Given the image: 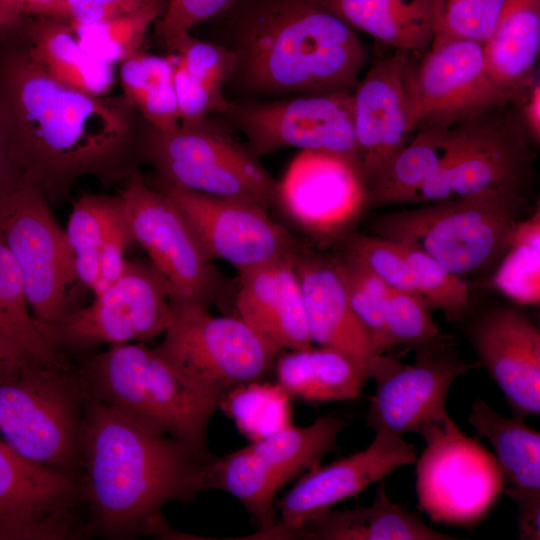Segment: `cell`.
<instances>
[{
	"instance_id": "35",
	"label": "cell",
	"mask_w": 540,
	"mask_h": 540,
	"mask_svg": "<svg viewBox=\"0 0 540 540\" xmlns=\"http://www.w3.org/2000/svg\"><path fill=\"white\" fill-rule=\"evenodd\" d=\"M345 425L343 419L326 415L309 426L291 424L250 445L288 482L319 466L325 454L335 447Z\"/></svg>"
},
{
	"instance_id": "13",
	"label": "cell",
	"mask_w": 540,
	"mask_h": 540,
	"mask_svg": "<svg viewBox=\"0 0 540 540\" xmlns=\"http://www.w3.org/2000/svg\"><path fill=\"white\" fill-rule=\"evenodd\" d=\"M173 309L170 288L154 266L127 260L121 275L90 305L41 333L58 353L74 357L102 344L151 340L164 333Z\"/></svg>"
},
{
	"instance_id": "15",
	"label": "cell",
	"mask_w": 540,
	"mask_h": 540,
	"mask_svg": "<svg viewBox=\"0 0 540 540\" xmlns=\"http://www.w3.org/2000/svg\"><path fill=\"white\" fill-rule=\"evenodd\" d=\"M352 93L229 100L219 115L246 137L256 158L293 147L335 154L355 164Z\"/></svg>"
},
{
	"instance_id": "12",
	"label": "cell",
	"mask_w": 540,
	"mask_h": 540,
	"mask_svg": "<svg viewBox=\"0 0 540 540\" xmlns=\"http://www.w3.org/2000/svg\"><path fill=\"white\" fill-rule=\"evenodd\" d=\"M404 87L414 132L455 126L517 98L492 78L483 43L466 39L433 41L421 56L409 53Z\"/></svg>"
},
{
	"instance_id": "25",
	"label": "cell",
	"mask_w": 540,
	"mask_h": 540,
	"mask_svg": "<svg viewBox=\"0 0 540 540\" xmlns=\"http://www.w3.org/2000/svg\"><path fill=\"white\" fill-rule=\"evenodd\" d=\"M308 540H454L434 530L419 514L389 499L381 481L370 506L329 510L312 519L291 537Z\"/></svg>"
},
{
	"instance_id": "26",
	"label": "cell",
	"mask_w": 540,
	"mask_h": 540,
	"mask_svg": "<svg viewBox=\"0 0 540 540\" xmlns=\"http://www.w3.org/2000/svg\"><path fill=\"white\" fill-rule=\"evenodd\" d=\"M353 30L421 56L434 38L433 0H317Z\"/></svg>"
},
{
	"instance_id": "44",
	"label": "cell",
	"mask_w": 540,
	"mask_h": 540,
	"mask_svg": "<svg viewBox=\"0 0 540 540\" xmlns=\"http://www.w3.org/2000/svg\"><path fill=\"white\" fill-rule=\"evenodd\" d=\"M344 240V253L365 266L388 287L417 292L410 267L398 241L375 234L352 232Z\"/></svg>"
},
{
	"instance_id": "46",
	"label": "cell",
	"mask_w": 540,
	"mask_h": 540,
	"mask_svg": "<svg viewBox=\"0 0 540 540\" xmlns=\"http://www.w3.org/2000/svg\"><path fill=\"white\" fill-rule=\"evenodd\" d=\"M175 52L191 76L224 95L223 88L233 68V55L227 47L190 35Z\"/></svg>"
},
{
	"instance_id": "50",
	"label": "cell",
	"mask_w": 540,
	"mask_h": 540,
	"mask_svg": "<svg viewBox=\"0 0 540 540\" xmlns=\"http://www.w3.org/2000/svg\"><path fill=\"white\" fill-rule=\"evenodd\" d=\"M504 492L517 506L518 536L523 540L540 539V489L505 487Z\"/></svg>"
},
{
	"instance_id": "37",
	"label": "cell",
	"mask_w": 540,
	"mask_h": 540,
	"mask_svg": "<svg viewBox=\"0 0 540 540\" xmlns=\"http://www.w3.org/2000/svg\"><path fill=\"white\" fill-rule=\"evenodd\" d=\"M122 207L120 195L83 193L74 203L65 230L78 281L92 291L99 273L104 234Z\"/></svg>"
},
{
	"instance_id": "24",
	"label": "cell",
	"mask_w": 540,
	"mask_h": 540,
	"mask_svg": "<svg viewBox=\"0 0 540 540\" xmlns=\"http://www.w3.org/2000/svg\"><path fill=\"white\" fill-rule=\"evenodd\" d=\"M295 255L239 273L233 299L236 315L282 350L313 346Z\"/></svg>"
},
{
	"instance_id": "19",
	"label": "cell",
	"mask_w": 540,
	"mask_h": 540,
	"mask_svg": "<svg viewBox=\"0 0 540 540\" xmlns=\"http://www.w3.org/2000/svg\"><path fill=\"white\" fill-rule=\"evenodd\" d=\"M275 203L302 231L327 243L351 233L368 207V191L352 161L302 150L277 182Z\"/></svg>"
},
{
	"instance_id": "9",
	"label": "cell",
	"mask_w": 540,
	"mask_h": 540,
	"mask_svg": "<svg viewBox=\"0 0 540 540\" xmlns=\"http://www.w3.org/2000/svg\"><path fill=\"white\" fill-rule=\"evenodd\" d=\"M418 505L433 522L472 526L495 505L506 482L492 452L465 435L447 414L419 429Z\"/></svg>"
},
{
	"instance_id": "45",
	"label": "cell",
	"mask_w": 540,
	"mask_h": 540,
	"mask_svg": "<svg viewBox=\"0 0 540 540\" xmlns=\"http://www.w3.org/2000/svg\"><path fill=\"white\" fill-rule=\"evenodd\" d=\"M242 0H167L163 14L154 23L157 37L176 51L191 30L229 12Z\"/></svg>"
},
{
	"instance_id": "36",
	"label": "cell",
	"mask_w": 540,
	"mask_h": 540,
	"mask_svg": "<svg viewBox=\"0 0 540 540\" xmlns=\"http://www.w3.org/2000/svg\"><path fill=\"white\" fill-rule=\"evenodd\" d=\"M492 286L520 305L540 303V209L539 205L514 229L499 261Z\"/></svg>"
},
{
	"instance_id": "28",
	"label": "cell",
	"mask_w": 540,
	"mask_h": 540,
	"mask_svg": "<svg viewBox=\"0 0 540 540\" xmlns=\"http://www.w3.org/2000/svg\"><path fill=\"white\" fill-rule=\"evenodd\" d=\"M27 25L25 46L56 81L81 92L105 96L115 81L114 65L89 54L63 20L38 16Z\"/></svg>"
},
{
	"instance_id": "52",
	"label": "cell",
	"mask_w": 540,
	"mask_h": 540,
	"mask_svg": "<svg viewBox=\"0 0 540 540\" xmlns=\"http://www.w3.org/2000/svg\"><path fill=\"white\" fill-rule=\"evenodd\" d=\"M22 182L14 162L0 105V198Z\"/></svg>"
},
{
	"instance_id": "30",
	"label": "cell",
	"mask_w": 540,
	"mask_h": 540,
	"mask_svg": "<svg viewBox=\"0 0 540 540\" xmlns=\"http://www.w3.org/2000/svg\"><path fill=\"white\" fill-rule=\"evenodd\" d=\"M34 320L20 269L0 236V361L10 370L62 362Z\"/></svg>"
},
{
	"instance_id": "29",
	"label": "cell",
	"mask_w": 540,
	"mask_h": 540,
	"mask_svg": "<svg viewBox=\"0 0 540 540\" xmlns=\"http://www.w3.org/2000/svg\"><path fill=\"white\" fill-rule=\"evenodd\" d=\"M483 49L492 78L518 96L538 77L540 0H506Z\"/></svg>"
},
{
	"instance_id": "22",
	"label": "cell",
	"mask_w": 540,
	"mask_h": 540,
	"mask_svg": "<svg viewBox=\"0 0 540 540\" xmlns=\"http://www.w3.org/2000/svg\"><path fill=\"white\" fill-rule=\"evenodd\" d=\"M469 338L483 366L504 394L515 416L540 414V332L514 307L481 316Z\"/></svg>"
},
{
	"instance_id": "38",
	"label": "cell",
	"mask_w": 540,
	"mask_h": 540,
	"mask_svg": "<svg viewBox=\"0 0 540 540\" xmlns=\"http://www.w3.org/2000/svg\"><path fill=\"white\" fill-rule=\"evenodd\" d=\"M166 2L156 0L101 22L68 24L89 54L112 65L121 64L140 51L149 27L163 14Z\"/></svg>"
},
{
	"instance_id": "32",
	"label": "cell",
	"mask_w": 540,
	"mask_h": 540,
	"mask_svg": "<svg viewBox=\"0 0 540 540\" xmlns=\"http://www.w3.org/2000/svg\"><path fill=\"white\" fill-rule=\"evenodd\" d=\"M286 483L251 445L215 457L207 479L208 489L225 491L245 507L259 528L254 538H260L276 524L274 499Z\"/></svg>"
},
{
	"instance_id": "8",
	"label": "cell",
	"mask_w": 540,
	"mask_h": 540,
	"mask_svg": "<svg viewBox=\"0 0 540 540\" xmlns=\"http://www.w3.org/2000/svg\"><path fill=\"white\" fill-rule=\"evenodd\" d=\"M155 349L220 399L232 389L262 381L284 351L237 315L214 316L198 304L174 305Z\"/></svg>"
},
{
	"instance_id": "54",
	"label": "cell",
	"mask_w": 540,
	"mask_h": 540,
	"mask_svg": "<svg viewBox=\"0 0 540 540\" xmlns=\"http://www.w3.org/2000/svg\"><path fill=\"white\" fill-rule=\"evenodd\" d=\"M9 372V369L0 361V379Z\"/></svg>"
},
{
	"instance_id": "42",
	"label": "cell",
	"mask_w": 540,
	"mask_h": 540,
	"mask_svg": "<svg viewBox=\"0 0 540 540\" xmlns=\"http://www.w3.org/2000/svg\"><path fill=\"white\" fill-rule=\"evenodd\" d=\"M384 319L390 349L405 346L417 350L449 337L437 327L417 292L388 287Z\"/></svg>"
},
{
	"instance_id": "21",
	"label": "cell",
	"mask_w": 540,
	"mask_h": 540,
	"mask_svg": "<svg viewBox=\"0 0 540 540\" xmlns=\"http://www.w3.org/2000/svg\"><path fill=\"white\" fill-rule=\"evenodd\" d=\"M408 52L375 53L353 91L355 164L368 188L411 141L404 69Z\"/></svg>"
},
{
	"instance_id": "7",
	"label": "cell",
	"mask_w": 540,
	"mask_h": 540,
	"mask_svg": "<svg viewBox=\"0 0 540 540\" xmlns=\"http://www.w3.org/2000/svg\"><path fill=\"white\" fill-rule=\"evenodd\" d=\"M141 149L159 184L251 201L266 209L275 203L278 181L247 147L209 117L167 131L148 126Z\"/></svg>"
},
{
	"instance_id": "20",
	"label": "cell",
	"mask_w": 540,
	"mask_h": 540,
	"mask_svg": "<svg viewBox=\"0 0 540 540\" xmlns=\"http://www.w3.org/2000/svg\"><path fill=\"white\" fill-rule=\"evenodd\" d=\"M417 459L412 444L401 435L375 432L365 449L326 466L309 470L277 503L280 517L260 539H291L303 525L337 503L381 482Z\"/></svg>"
},
{
	"instance_id": "48",
	"label": "cell",
	"mask_w": 540,
	"mask_h": 540,
	"mask_svg": "<svg viewBox=\"0 0 540 540\" xmlns=\"http://www.w3.org/2000/svg\"><path fill=\"white\" fill-rule=\"evenodd\" d=\"M134 242L122 202L120 211L110 222L101 243L99 273L92 289L94 296L102 292L121 275L127 261L124 258L125 251Z\"/></svg>"
},
{
	"instance_id": "6",
	"label": "cell",
	"mask_w": 540,
	"mask_h": 540,
	"mask_svg": "<svg viewBox=\"0 0 540 540\" xmlns=\"http://www.w3.org/2000/svg\"><path fill=\"white\" fill-rule=\"evenodd\" d=\"M86 400L72 358L9 371L0 379V434L22 456L79 474Z\"/></svg>"
},
{
	"instance_id": "49",
	"label": "cell",
	"mask_w": 540,
	"mask_h": 540,
	"mask_svg": "<svg viewBox=\"0 0 540 540\" xmlns=\"http://www.w3.org/2000/svg\"><path fill=\"white\" fill-rule=\"evenodd\" d=\"M156 0H56L49 17L92 24L133 12Z\"/></svg>"
},
{
	"instance_id": "47",
	"label": "cell",
	"mask_w": 540,
	"mask_h": 540,
	"mask_svg": "<svg viewBox=\"0 0 540 540\" xmlns=\"http://www.w3.org/2000/svg\"><path fill=\"white\" fill-rule=\"evenodd\" d=\"M173 84L181 125H195L211 113H221L229 99L191 76L174 55Z\"/></svg>"
},
{
	"instance_id": "34",
	"label": "cell",
	"mask_w": 540,
	"mask_h": 540,
	"mask_svg": "<svg viewBox=\"0 0 540 540\" xmlns=\"http://www.w3.org/2000/svg\"><path fill=\"white\" fill-rule=\"evenodd\" d=\"M174 55L137 52L121 63L123 96L148 126L167 131L180 124L173 84Z\"/></svg>"
},
{
	"instance_id": "33",
	"label": "cell",
	"mask_w": 540,
	"mask_h": 540,
	"mask_svg": "<svg viewBox=\"0 0 540 540\" xmlns=\"http://www.w3.org/2000/svg\"><path fill=\"white\" fill-rule=\"evenodd\" d=\"M469 422L478 437L485 438L506 486L540 489V433L527 426L522 417H505L485 401L473 402Z\"/></svg>"
},
{
	"instance_id": "14",
	"label": "cell",
	"mask_w": 540,
	"mask_h": 540,
	"mask_svg": "<svg viewBox=\"0 0 540 540\" xmlns=\"http://www.w3.org/2000/svg\"><path fill=\"white\" fill-rule=\"evenodd\" d=\"M135 242L167 282L173 304L208 307L219 302L225 282L176 204L133 171L119 192Z\"/></svg>"
},
{
	"instance_id": "5",
	"label": "cell",
	"mask_w": 540,
	"mask_h": 540,
	"mask_svg": "<svg viewBox=\"0 0 540 540\" xmlns=\"http://www.w3.org/2000/svg\"><path fill=\"white\" fill-rule=\"evenodd\" d=\"M420 205L378 216L373 234L406 242L460 277L498 263L530 212L525 192L510 188Z\"/></svg>"
},
{
	"instance_id": "53",
	"label": "cell",
	"mask_w": 540,
	"mask_h": 540,
	"mask_svg": "<svg viewBox=\"0 0 540 540\" xmlns=\"http://www.w3.org/2000/svg\"><path fill=\"white\" fill-rule=\"evenodd\" d=\"M56 0H0V7L19 19L48 16Z\"/></svg>"
},
{
	"instance_id": "1",
	"label": "cell",
	"mask_w": 540,
	"mask_h": 540,
	"mask_svg": "<svg viewBox=\"0 0 540 540\" xmlns=\"http://www.w3.org/2000/svg\"><path fill=\"white\" fill-rule=\"evenodd\" d=\"M0 105L22 181L38 187L49 203L65 197L80 177L110 181L133 172L135 110L124 96L72 89L23 48L4 62Z\"/></svg>"
},
{
	"instance_id": "4",
	"label": "cell",
	"mask_w": 540,
	"mask_h": 540,
	"mask_svg": "<svg viewBox=\"0 0 540 540\" xmlns=\"http://www.w3.org/2000/svg\"><path fill=\"white\" fill-rule=\"evenodd\" d=\"M86 394L157 432L207 447L220 398L143 343L71 357Z\"/></svg>"
},
{
	"instance_id": "43",
	"label": "cell",
	"mask_w": 540,
	"mask_h": 540,
	"mask_svg": "<svg viewBox=\"0 0 540 540\" xmlns=\"http://www.w3.org/2000/svg\"><path fill=\"white\" fill-rule=\"evenodd\" d=\"M505 2L506 0H433V41L466 39L484 44L491 36Z\"/></svg>"
},
{
	"instance_id": "51",
	"label": "cell",
	"mask_w": 540,
	"mask_h": 540,
	"mask_svg": "<svg viewBox=\"0 0 540 540\" xmlns=\"http://www.w3.org/2000/svg\"><path fill=\"white\" fill-rule=\"evenodd\" d=\"M520 118L537 145L540 143V82L537 77L514 100Z\"/></svg>"
},
{
	"instance_id": "31",
	"label": "cell",
	"mask_w": 540,
	"mask_h": 540,
	"mask_svg": "<svg viewBox=\"0 0 540 540\" xmlns=\"http://www.w3.org/2000/svg\"><path fill=\"white\" fill-rule=\"evenodd\" d=\"M458 125L422 127L368 188V206L408 204L413 194L446 163Z\"/></svg>"
},
{
	"instance_id": "23",
	"label": "cell",
	"mask_w": 540,
	"mask_h": 540,
	"mask_svg": "<svg viewBox=\"0 0 540 540\" xmlns=\"http://www.w3.org/2000/svg\"><path fill=\"white\" fill-rule=\"evenodd\" d=\"M294 263L312 344L340 351L369 369L379 354L350 306L336 256L305 245L294 256Z\"/></svg>"
},
{
	"instance_id": "18",
	"label": "cell",
	"mask_w": 540,
	"mask_h": 540,
	"mask_svg": "<svg viewBox=\"0 0 540 540\" xmlns=\"http://www.w3.org/2000/svg\"><path fill=\"white\" fill-rule=\"evenodd\" d=\"M192 226L203 248L214 259L239 273L293 256L305 245L261 205L159 184Z\"/></svg>"
},
{
	"instance_id": "17",
	"label": "cell",
	"mask_w": 540,
	"mask_h": 540,
	"mask_svg": "<svg viewBox=\"0 0 540 540\" xmlns=\"http://www.w3.org/2000/svg\"><path fill=\"white\" fill-rule=\"evenodd\" d=\"M415 352L413 364L385 354L371 361L369 378L375 382V392L370 397L367 426L375 432L402 436L444 417L453 382L480 366L461 359L450 337Z\"/></svg>"
},
{
	"instance_id": "39",
	"label": "cell",
	"mask_w": 540,
	"mask_h": 540,
	"mask_svg": "<svg viewBox=\"0 0 540 540\" xmlns=\"http://www.w3.org/2000/svg\"><path fill=\"white\" fill-rule=\"evenodd\" d=\"M219 407L251 443L291 425L290 395L278 383L250 382L227 392Z\"/></svg>"
},
{
	"instance_id": "2",
	"label": "cell",
	"mask_w": 540,
	"mask_h": 540,
	"mask_svg": "<svg viewBox=\"0 0 540 540\" xmlns=\"http://www.w3.org/2000/svg\"><path fill=\"white\" fill-rule=\"evenodd\" d=\"M215 457L208 448L152 430L87 395L79 474L90 538L181 535L163 508L192 502L208 490Z\"/></svg>"
},
{
	"instance_id": "11",
	"label": "cell",
	"mask_w": 540,
	"mask_h": 540,
	"mask_svg": "<svg viewBox=\"0 0 540 540\" xmlns=\"http://www.w3.org/2000/svg\"><path fill=\"white\" fill-rule=\"evenodd\" d=\"M538 146L514 101L460 123L447 162L408 204L432 203L499 188L526 193Z\"/></svg>"
},
{
	"instance_id": "41",
	"label": "cell",
	"mask_w": 540,
	"mask_h": 540,
	"mask_svg": "<svg viewBox=\"0 0 540 540\" xmlns=\"http://www.w3.org/2000/svg\"><path fill=\"white\" fill-rule=\"evenodd\" d=\"M350 306L366 329L376 354L390 349L384 309L388 286L354 258L336 256Z\"/></svg>"
},
{
	"instance_id": "10",
	"label": "cell",
	"mask_w": 540,
	"mask_h": 540,
	"mask_svg": "<svg viewBox=\"0 0 540 540\" xmlns=\"http://www.w3.org/2000/svg\"><path fill=\"white\" fill-rule=\"evenodd\" d=\"M0 236L20 269L40 331L76 310L71 295L80 282L74 257L65 231L38 187L22 181L0 198Z\"/></svg>"
},
{
	"instance_id": "3",
	"label": "cell",
	"mask_w": 540,
	"mask_h": 540,
	"mask_svg": "<svg viewBox=\"0 0 540 540\" xmlns=\"http://www.w3.org/2000/svg\"><path fill=\"white\" fill-rule=\"evenodd\" d=\"M226 14L244 99L353 92L367 62L355 30L317 0H242Z\"/></svg>"
},
{
	"instance_id": "40",
	"label": "cell",
	"mask_w": 540,
	"mask_h": 540,
	"mask_svg": "<svg viewBox=\"0 0 540 540\" xmlns=\"http://www.w3.org/2000/svg\"><path fill=\"white\" fill-rule=\"evenodd\" d=\"M410 267L417 292L429 309L442 311L450 321L464 318L470 306L466 282L424 251L398 241Z\"/></svg>"
},
{
	"instance_id": "27",
	"label": "cell",
	"mask_w": 540,
	"mask_h": 540,
	"mask_svg": "<svg viewBox=\"0 0 540 540\" xmlns=\"http://www.w3.org/2000/svg\"><path fill=\"white\" fill-rule=\"evenodd\" d=\"M277 383L304 401L353 400L361 396L368 367L334 349L311 346L282 352L275 363Z\"/></svg>"
},
{
	"instance_id": "16",
	"label": "cell",
	"mask_w": 540,
	"mask_h": 540,
	"mask_svg": "<svg viewBox=\"0 0 540 540\" xmlns=\"http://www.w3.org/2000/svg\"><path fill=\"white\" fill-rule=\"evenodd\" d=\"M86 538L80 474L36 463L0 439V540Z\"/></svg>"
}]
</instances>
